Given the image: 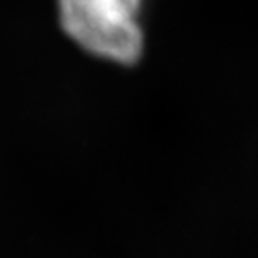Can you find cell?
<instances>
[{
  "label": "cell",
  "mask_w": 258,
  "mask_h": 258,
  "mask_svg": "<svg viewBox=\"0 0 258 258\" xmlns=\"http://www.w3.org/2000/svg\"><path fill=\"white\" fill-rule=\"evenodd\" d=\"M61 27L82 49L133 66L143 53V0H57Z\"/></svg>",
  "instance_id": "1"
}]
</instances>
